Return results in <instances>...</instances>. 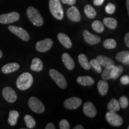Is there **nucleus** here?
Wrapping results in <instances>:
<instances>
[{
	"label": "nucleus",
	"instance_id": "ddd939ff",
	"mask_svg": "<svg viewBox=\"0 0 129 129\" xmlns=\"http://www.w3.org/2000/svg\"><path fill=\"white\" fill-rule=\"evenodd\" d=\"M83 112L86 116L93 118L96 115L97 110L94 105L91 102H87L83 106Z\"/></svg>",
	"mask_w": 129,
	"mask_h": 129
},
{
	"label": "nucleus",
	"instance_id": "58836bf2",
	"mask_svg": "<svg viewBox=\"0 0 129 129\" xmlns=\"http://www.w3.org/2000/svg\"><path fill=\"white\" fill-rule=\"evenodd\" d=\"M105 0H93V4L96 6H101L103 4Z\"/></svg>",
	"mask_w": 129,
	"mask_h": 129
},
{
	"label": "nucleus",
	"instance_id": "a19ab883",
	"mask_svg": "<svg viewBox=\"0 0 129 129\" xmlns=\"http://www.w3.org/2000/svg\"><path fill=\"white\" fill-rule=\"evenodd\" d=\"M46 129H55L56 127L54 126V125L53 124L52 122H50L47 124V125L46 126Z\"/></svg>",
	"mask_w": 129,
	"mask_h": 129
},
{
	"label": "nucleus",
	"instance_id": "ea45409f",
	"mask_svg": "<svg viewBox=\"0 0 129 129\" xmlns=\"http://www.w3.org/2000/svg\"><path fill=\"white\" fill-rule=\"evenodd\" d=\"M124 43L127 47H129V33H127L124 37Z\"/></svg>",
	"mask_w": 129,
	"mask_h": 129
},
{
	"label": "nucleus",
	"instance_id": "dca6fc26",
	"mask_svg": "<svg viewBox=\"0 0 129 129\" xmlns=\"http://www.w3.org/2000/svg\"><path fill=\"white\" fill-rule=\"evenodd\" d=\"M20 68V66L17 63H9L3 66L1 71L5 74H9L17 71Z\"/></svg>",
	"mask_w": 129,
	"mask_h": 129
},
{
	"label": "nucleus",
	"instance_id": "393cba45",
	"mask_svg": "<svg viewBox=\"0 0 129 129\" xmlns=\"http://www.w3.org/2000/svg\"><path fill=\"white\" fill-rule=\"evenodd\" d=\"M108 109L111 112H117L120 109V106L118 101L115 98H113L111 100L108 104Z\"/></svg>",
	"mask_w": 129,
	"mask_h": 129
},
{
	"label": "nucleus",
	"instance_id": "1a4fd4ad",
	"mask_svg": "<svg viewBox=\"0 0 129 129\" xmlns=\"http://www.w3.org/2000/svg\"><path fill=\"white\" fill-rule=\"evenodd\" d=\"M53 44V40L50 38H46L37 42L35 48L37 51L41 53L47 52L51 48Z\"/></svg>",
	"mask_w": 129,
	"mask_h": 129
},
{
	"label": "nucleus",
	"instance_id": "5701e85b",
	"mask_svg": "<svg viewBox=\"0 0 129 129\" xmlns=\"http://www.w3.org/2000/svg\"><path fill=\"white\" fill-rule=\"evenodd\" d=\"M19 117V114L17 111L12 110L10 111L9 118H8V122L9 124L12 126H14L17 123V120Z\"/></svg>",
	"mask_w": 129,
	"mask_h": 129
},
{
	"label": "nucleus",
	"instance_id": "423d86ee",
	"mask_svg": "<svg viewBox=\"0 0 129 129\" xmlns=\"http://www.w3.org/2000/svg\"><path fill=\"white\" fill-rule=\"evenodd\" d=\"M106 120L112 126L118 127L122 125L123 120L116 112L109 111L105 115Z\"/></svg>",
	"mask_w": 129,
	"mask_h": 129
},
{
	"label": "nucleus",
	"instance_id": "a878e982",
	"mask_svg": "<svg viewBox=\"0 0 129 129\" xmlns=\"http://www.w3.org/2000/svg\"><path fill=\"white\" fill-rule=\"evenodd\" d=\"M104 25L111 29H115L117 26V21L112 17H105L103 20Z\"/></svg>",
	"mask_w": 129,
	"mask_h": 129
},
{
	"label": "nucleus",
	"instance_id": "20e7f679",
	"mask_svg": "<svg viewBox=\"0 0 129 129\" xmlns=\"http://www.w3.org/2000/svg\"><path fill=\"white\" fill-rule=\"evenodd\" d=\"M49 75L59 87L62 88V89H64V88H67V81L62 74L56 71V69H51L49 71Z\"/></svg>",
	"mask_w": 129,
	"mask_h": 129
},
{
	"label": "nucleus",
	"instance_id": "cd10ccee",
	"mask_svg": "<svg viewBox=\"0 0 129 129\" xmlns=\"http://www.w3.org/2000/svg\"><path fill=\"white\" fill-rule=\"evenodd\" d=\"M84 12L87 17L89 19H94L96 16V12L95 9L90 5H86L84 7Z\"/></svg>",
	"mask_w": 129,
	"mask_h": 129
},
{
	"label": "nucleus",
	"instance_id": "4468645a",
	"mask_svg": "<svg viewBox=\"0 0 129 129\" xmlns=\"http://www.w3.org/2000/svg\"><path fill=\"white\" fill-rule=\"evenodd\" d=\"M68 17L73 22H78L81 20V15L78 9L75 6L69 8L67 11Z\"/></svg>",
	"mask_w": 129,
	"mask_h": 129
},
{
	"label": "nucleus",
	"instance_id": "aec40b11",
	"mask_svg": "<svg viewBox=\"0 0 129 129\" xmlns=\"http://www.w3.org/2000/svg\"><path fill=\"white\" fill-rule=\"evenodd\" d=\"M109 89V85L105 80H100L98 83V90L101 96L107 94Z\"/></svg>",
	"mask_w": 129,
	"mask_h": 129
},
{
	"label": "nucleus",
	"instance_id": "f257e3e1",
	"mask_svg": "<svg viewBox=\"0 0 129 129\" xmlns=\"http://www.w3.org/2000/svg\"><path fill=\"white\" fill-rule=\"evenodd\" d=\"M33 81V77L31 74L29 72H24L17 79L16 85L19 90H26L31 87Z\"/></svg>",
	"mask_w": 129,
	"mask_h": 129
},
{
	"label": "nucleus",
	"instance_id": "f704fd0d",
	"mask_svg": "<svg viewBox=\"0 0 129 129\" xmlns=\"http://www.w3.org/2000/svg\"><path fill=\"white\" fill-rule=\"evenodd\" d=\"M115 9L116 7L115 5L111 3H108L105 7L106 12L108 14H112L113 13H114V12H115Z\"/></svg>",
	"mask_w": 129,
	"mask_h": 129
},
{
	"label": "nucleus",
	"instance_id": "9b49d317",
	"mask_svg": "<svg viewBox=\"0 0 129 129\" xmlns=\"http://www.w3.org/2000/svg\"><path fill=\"white\" fill-rule=\"evenodd\" d=\"M82 104V100L77 97H72L65 100L63 103L64 107L69 109H75L80 107Z\"/></svg>",
	"mask_w": 129,
	"mask_h": 129
},
{
	"label": "nucleus",
	"instance_id": "7ed1b4c3",
	"mask_svg": "<svg viewBox=\"0 0 129 129\" xmlns=\"http://www.w3.org/2000/svg\"><path fill=\"white\" fill-rule=\"evenodd\" d=\"M26 14L28 19L32 22L33 25L37 26H41L44 23L43 17L38 12L34 7H29L26 10Z\"/></svg>",
	"mask_w": 129,
	"mask_h": 129
},
{
	"label": "nucleus",
	"instance_id": "9d476101",
	"mask_svg": "<svg viewBox=\"0 0 129 129\" xmlns=\"http://www.w3.org/2000/svg\"><path fill=\"white\" fill-rule=\"evenodd\" d=\"M3 96L6 101L9 103H14L17 101V95L15 90L10 87H6L3 90Z\"/></svg>",
	"mask_w": 129,
	"mask_h": 129
},
{
	"label": "nucleus",
	"instance_id": "2f4dec72",
	"mask_svg": "<svg viewBox=\"0 0 129 129\" xmlns=\"http://www.w3.org/2000/svg\"><path fill=\"white\" fill-rule=\"evenodd\" d=\"M90 67H92L98 73H101L102 72V66L100 64L99 61L97 59H93L90 60Z\"/></svg>",
	"mask_w": 129,
	"mask_h": 129
},
{
	"label": "nucleus",
	"instance_id": "6ab92c4d",
	"mask_svg": "<svg viewBox=\"0 0 129 129\" xmlns=\"http://www.w3.org/2000/svg\"><path fill=\"white\" fill-rule=\"evenodd\" d=\"M77 81L80 85L83 86H90L94 84V80L92 77L90 76H80L77 79Z\"/></svg>",
	"mask_w": 129,
	"mask_h": 129
},
{
	"label": "nucleus",
	"instance_id": "e433bc0d",
	"mask_svg": "<svg viewBox=\"0 0 129 129\" xmlns=\"http://www.w3.org/2000/svg\"><path fill=\"white\" fill-rule=\"evenodd\" d=\"M120 82L124 85H127L129 84V77L128 75H123L120 79Z\"/></svg>",
	"mask_w": 129,
	"mask_h": 129
},
{
	"label": "nucleus",
	"instance_id": "c9c22d12",
	"mask_svg": "<svg viewBox=\"0 0 129 129\" xmlns=\"http://www.w3.org/2000/svg\"><path fill=\"white\" fill-rule=\"evenodd\" d=\"M59 128L60 129H69L70 128L68 121L66 120H62L59 122Z\"/></svg>",
	"mask_w": 129,
	"mask_h": 129
},
{
	"label": "nucleus",
	"instance_id": "f8f14e48",
	"mask_svg": "<svg viewBox=\"0 0 129 129\" xmlns=\"http://www.w3.org/2000/svg\"><path fill=\"white\" fill-rule=\"evenodd\" d=\"M83 35L85 41L90 45H95L99 43L101 41V38L98 35L92 34L87 30H84Z\"/></svg>",
	"mask_w": 129,
	"mask_h": 129
},
{
	"label": "nucleus",
	"instance_id": "6e6552de",
	"mask_svg": "<svg viewBox=\"0 0 129 129\" xmlns=\"http://www.w3.org/2000/svg\"><path fill=\"white\" fill-rule=\"evenodd\" d=\"M20 19V14L18 13L13 12L7 14L0 15V23L3 24H9L16 22Z\"/></svg>",
	"mask_w": 129,
	"mask_h": 129
},
{
	"label": "nucleus",
	"instance_id": "79ce46f5",
	"mask_svg": "<svg viewBox=\"0 0 129 129\" xmlns=\"http://www.w3.org/2000/svg\"><path fill=\"white\" fill-rule=\"evenodd\" d=\"M84 127L81 125H77L74 128V129H84Z\"/></svg>",
	"mask_w": 129,
	"mask_h": 129
},
{
	"label": "nucleus",
	"instance_id": "bb28decb",
	"mask_svg": "<svg viewBox=\"0 0 129 129\" xmlns=\"http://www.w3.org/2000/svg\"><path fill=\"white\" fill-rule=\"evenodd\" d=\"M123 71V67L121 65L113 66V68L111 71V78L117 79Z\"/></svg>",
	"mask_w": 129,
	"mask_h": 129
},
{
	"label": "nucleus",
	"instance_id": "c756f323",
	"mask_svg": "<svg viewBox=\"0 0 129 129\" xmlns=\"http://www.w3.org/2000/svg\"><path fill=\"white\" fill-rule=\"evenodd\" d=\"M91 27H92V29L95 32H98V33H102L104 30V26L99 20L94 21L93 22Z\"/></svg>",
	"mask_w": 129,
	"mask_h": 129
},
{
	"label": "nucleus",
	"instance_id": "412c9836",
	"mask_svg": "<svg viewBox=\"0 0 129 129\" xmlns=\"http://www.w3.org/2000/svg\"><path fill=\"white\" fill-rule=\"evenodd\" d=\"M116 59L122 63L125 64H129V51H122L117 53L116 55Z\"/></svg>",
	"mask_w": 129,
	"mask_h": 129
},
{
	"label": "nucleus",
	"instance_id": "f3484780",
	"mask_svg": "<svg viewBox=\"0 0 129 129\" xmlns=\"http://www.w3.org/2000/svg\"><path fill=\"white\" fill-rule=\"evenodd\" d=\"M96 59L99 61L100 64L104 68H107L111 66H114L115 64L114 61L111 58L104 55H98Z\"/></svg>",
	"mask_w": 129,
	"mask_h": 129
},
{
	"label": "nucleus",
	"instance_id": "72a5a7b5",
	"mask_svg": "<svg viewBox=\"0 0 129 129\" xmlns=\"http://www.w3.org/2000/svg\"><path fill=\"white\" fill-rule=\"evenodd\" d=\"M118 102L120 107H121L122 108H126L128 106V99L126 96H122L121 97Z\"/></svg>",
	"mask_w": 129,
	"mask_h": 129
},
{
	"label": "nucleus",
	"instance_id": "b1692460",
	"mask_svg": "<svg viewBox=\"0 0 129 129\" xmlns=\"http://www.w3.org/2000/svg\"><path fill=\"white\" fill-rule=\"evenodd\" d=\"M78 61L80 65L85 70H89L91 68L90 63L88 61L87 57L85 54H80V55H78Z\"/></svg>",
	"mask_w": 129,
	"mask_h": 129
},
{
	"label": "nucleus",
	"instance_id": "0eeeda50",
	"mask_svg": "<svg viewBox=\"0 0 129 129\" xmlns=\"http://www.w3.org/2000/svg\"><path fill=\"white\" fill-rule=\"evenodd\" d=\"M9 29L13 34L17 35L23 41H28L29 40V35L24 29L16 26H9Z\"/></svg>",
	"mask_w": 129,
	"mask_h": 129
},
{
	"label": "nucleus",
	"instance_id": "c03bdc74",
	"mask_svg": "<svg viewBox=\"0 0 129 129\" xmlns=\"http://www.w3.org/2000/svg\"><path fill=\"white\" fill-rule=\"evenodd\" d=\"M2 56H3V52H2V51L0 50V59L2 57Z\"/></svg>",
	"mask_w": 129,
	"mask_h": 129
},
{
	"label": "nucleus",
	"instance_id": "a211bd4d",
	"mask_svg": "<svg viewBox=\"0 0 129 129\" xmlns=\"http://www.w3.org/2000/svg\"><path fill=\"white\" fill-rule=\"evenodd\" d=\"M57 38L60 44L67 48H71L72 44L69 37L63 33H59L57 35Z\"/></svg>",
	"mask_w": 129,
	"mask_h": 129
},
{
	"label": "nucleus",
	"instance_id": "c85d7f7f",
	"mask_svg": "<svg viewBox=\"0 0 129 129\" xmlns=\"http://www.w3.org/2000/svg\"><path fill=\"white\" fill-rule=\"evenodd\" d=\"M26 125L28 128H34L36 124L35 119L29 115H26L24 117Z\"/></svg>",
	"mask_w": 129,
	"mask_h": 129
},
{
	"label": "nucleus",
	"instance_id": "39448f33",
	"mask_svg": "<svg viewBox=\"0 0 129 129\" xmlns=\"http://www.w3.org/2000/svg\"><path fill=\"white\" fill-rule=\"evenodd\" d=\"M28 105L32 111L37 114H42L45 111L44 105L38 98L35 97H31L29 99Z\"/></svg>",
	"mask_w": 129,
	"mask_h": 129
},
{
	"label": "nucleus",
	"instance_id": "7c9ffc66",
	"mask_svg": "<svg viewBox=\"0 0 129 129\" xmlns=\"http://www.w3.org/2000/svg\"><path fill=\"white\" fill-rule=\"evenodd\" d=\"M103 45L106 49H113V48H115L117 46V43L114 39L109 38V39L105 40Z\"/></svg>",
	"mask_w": 129,
	"mask_h": 129
},
{
	"label": "nucleus",
	"instance_id": "4c0bfd02",
	"mask_svg": "<svg viewBox=\"0 0 129 129\" xmlns=\"http://www.w3.org/2000/svg\"><path fill=\"white\" fill-rule=\"evenodd\" d=\"M61 1L63 4H67L70 5V6H74L75 2H76V0H61Z\"/></svg>",
	"mask_w": 129,
	"mask_h": 129
},
{
	"label": "nucleus",
	"instance_id": "473e14b6",
	"mask_svg": "<svg viewBox=\"0 0 129 129\" xmlns=\"http://www.w3.org/2000/svg\"><path fill=\"white\" fill-rule=\"evenodd\" d=\"M113 68V66L111 67H109L107 68H105V69H104V71H103L102 74V78L104 80H109L111 78V71L112 70Z\"/></svg>",
	"mask_w": 129,
	"mask_h": 129
},
{
	"label": "nucleus",
	"instance_id": "4be33fe9",
	"mask_svg": "<svg viewBox=\"0 0 129 129\" xmlns=\"http://www.w3.org/2000/svg\"><path fill=\"white\" fill-rule=\"evenodd\" d=\"M30 69L34 71L40 72L43 69V63L39 58L35 57L32 59Z\"/></svg>",
	"mask_w": 129,
	"mask_h": 129
},
{
	"label": "nucleus",
	"instance_id": "37998d69",
	"mask_svg": "<svg viewBox=\"0 0 129 129\" xmlns=\"http://www.w3.org/2000/svg\"><path fill=\"white\" fill-rule=\"evenodd\" d=\"M126 6L127 11H128V14L129 15V0H127L126 1Z\"/></svg>",
	"mask_w": 129,
	"mask_h": 129
},
{
	"label": "nucleus",
	"instance_id": "f03ea898",
	"mask_svg": "<svg viewBox=\"0 0 129 129\" xmlns=\"http://www.w3.org/2000/svg\"><path fill=\"white\" fill-rule=\"evenodd\" d=\"M49 9L51 14L57 20L63 18V10L60 0H50Z\"/></svg>",
	"mask_w": 129,
	"mask_h": 129
},
{
	"label": "nucleus",
	"instance_id": "2eb2a0df",
	"mask_svg": "<svg viewBox=\"0 0 129 129\" xmlns=\"http://www.w3.org/2000/svg\"><path fill=\"white\" fill-rule=\"evenodd\" d=\"M62 60L66 68L69 70H72L75 68V63L71 56L67 53H64L62 56Z\"/></svg>",
	"mask_w": 129,
	"mask_h": 129
}]
</instances>
